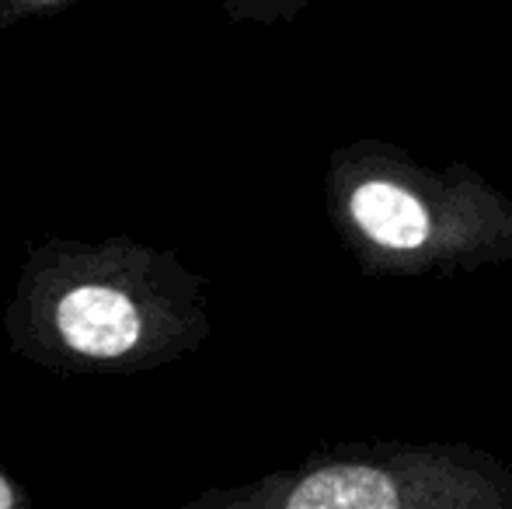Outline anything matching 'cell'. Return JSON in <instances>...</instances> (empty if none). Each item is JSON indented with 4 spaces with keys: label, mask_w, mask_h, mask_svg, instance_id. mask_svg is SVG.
Instances as JSON below:
<instances>
[{
    "label": "cell",
    "mask_w": 512,
    "mask_h": 509,
    "mask_svg": "<svg viewBox=\"0 0 512 509\" xmlns=\"http://www.w3.org/2000/svg\"><path fill=\"white\" fill-rule=\"evenodd\" d=\"M338 238L373 279H453L512 262V199L471 164L429 168L380 136L331 157Z\"/></svg>",
    "instance_id": "obj_1"
},
{
    "label": "cell",
    "mask_w": 512,
    "mask_h": 509,
    "mask_svg": "<svg viewBox=\"0 0 512 509\" xmlns=\"http://www.w3.org/2000/svg\"><path fill=\"white\" fill-rule=\"evenodd\" d=\"M262 509H512V464L474 443H345L290 471Z\"/></svg>",
    "instance_id": "obj_2"
},
{
    "label": "cell",
    "mask_w": 512,
    "mask_h": 509,
    "mask_svg": "<svg viewBox=\"0 0 512 509\" xmlns=\"http://www.w3.org/2000/svg\"><path fill=\"white\" fill-rule=\"evenodd\" d=\"M60 335L84 356L115 360L140 339V311L112 286H77L56 307Z\"/></svg>",
    "instance_id": "obj_3"
},
{
    "label": "cell",
    "mask_w": 512,
    "mask_h": 509,
    "mask_svg": "<svg viewBox=\"0 0 512 509\" xmlns=\"http://www.w3.org/2000/svg\"><path fill=\"white\" fill-rule=\"evenodd\" d=\"M14 506V492H11V485L0 478V509H11Z\"/></svg>",
    "instance_id": "obj_4"
}]
</instances>
